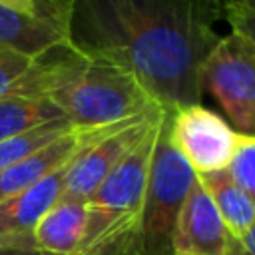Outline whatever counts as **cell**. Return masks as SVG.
I'll return each mask as SVG.
<instances>
[{"mask_svg":"<svg viewBox=\"0 0 255 255\" xmlns=\"http://www.w3.org/2000/svg\"><path fill=\"white\" fill-rule=\"evenodd\" d=\"M68 165L70 161L26 191L0 203V247H34L32 231L62 197Z\"/></svg>","mask_w":255,"mask_h":255,"instance_id":"cell-10","label":"cell"},{"mask_svg":"<svg viewBox=\"0 0 255 255\" xmlns=\"http://www.w3.org/2000/svg\"><path fill=\"white\" fill-rule=\"evenodd\" d=\"M195 181L193 169L177 153L167 135V114L163 116L155 151L147 175L145 205L139 231L137 255H173L171 237L179 209Z\"/></svg>","mask_w":255,"mask_h":255,"instance_id":"cell-4","label":"cell"},{"mask_svg":"<svg viewBox=\"0 0 255 255\" xmlns=\"http://www.w3.org/2000/svg\"><path fill=\"white\" fill-rule=\"evenodd\" d=\"M203 92H209L233 129L255 135V52L233 32L219 38L201 70Z\"/></svg>","mask_w":255,"mask_h":255,"instance_id":"cell-5","label":"cell"},{"mask_svg":"<svg viewBox=\"0 0 255 255\" xmlns=\"http://www.w3.org/2000/svg\"><path fill=\"white\" fill-rule=\"evenodd\" d=\"M167 135L195 175L227 169L239 143V131L201 104L167 114Z\"/></svg>","mask_w":255,"mask_h":255,"instance_id":"cell-8","label":"cell"},{"mask_svg":"<svg viewBox=\"0 0 255 255\" xmlns=\"http://www.w3.org/2000/svg\"><path fill=\"white\" fill-rule=\"evenodd\" d=\"M10 94L52 102L74 129H98L159 110L122 68L72 44L34 60Z\"/></svg>","mask_w":255,"mask_h":255,"instance_id":"cell-2","label":"cell"},{"mask_svg":"<svg viewBox=\"0 0 255 255\" xmlns=\"http://www.w3.org/2000/svg\"><path fill=\"white\" fill-rule=\"evenodd\" d=\"M76 0H0V50L38 60L72 44Z\"/></svg>","mask_w":255,"mask_h":255,"instance_id":"cell-6","label":"cell"},{"mask_svg":"<svg viewBox=\"0 0 255 255\" xmlns=\"http://www.w3.org/2000/svg\"><path fill=\"white\" fill-rule=\"evenodd\" d=\"M227 255H255V223L247 231V235H243L241 239H233L231 237Z\"/></svg>","mask_w":255,"mask_h":255,"instance_id":"cell-19","label":"cell"},{"mask_svg":"<svg viewBox=\"0 0 255 255\" xmlns=\"http://www.w3.org/2000/svg\"><path fill=\"white\" fill-rule=\"evenodd\" d=\"M161 110L133 116L106 128L92 139L68 165L62 197L88 201L92 193L129 157V153L147 135L151 126L161 118Z\"/></svg>","mask_w":255,"mask_h":255,"instance_id":"cell-7","label":"cell"},{"mask_svg":"<svg viewBox=\"0 0 255 255\" xmlns=\"http://www.w3.org/2000/svg\"><path fill=\"white\" fill-rule=\"evenodd\" d=\"M225 171L237 183V187L255 203V135L239 133L237 149Z\"/></svg>","mask_w":255,"mask_h":255,"instance_id":"cell-16","label":"cell"},{"mask_svg":"<svg viewBox=\"0 0 255 255\" xmlns=\"http://www.w3.org/2000/svg\"><path fill=\"white\" fill-rule=\"evenodd\" d=\"M86 203L60 197L32 231L34 249L42 255H74L84 233Z\"/></svg>","mask_w":255,"mask_h":255,"instance_id":"cell-12","label":"cell"},{"mask_svg":"<svg viewBox=\"0 0 255 255\" xmlns=\"http://www.w3.org/2000/svg\"><path fill=\"white\" fill-rule=\"evenodd\" d=\"M223 18L227 20L229 30L255 52V8L245 0L227 2L223 4Z\"/></svg>","mask_w":255,"mask_h":255,"instance_id":"cell-17","label":"cell"},{"mask_svg":"<svg viewBox=\"0 0 255 255\" xmlns=\"http://www.w3.org/2000/svg\"><path fill=\"white\" fill-rule=\"evenodd\" d=\"M32 64H34V60H30V58L0 50V98L8 96L14 90V86L30 70Z\"/></svg>","mask_w":255,"mask_h":255,"instance_id":"cell-18","label":"cell"},{"mask_svg":"<svg viewBox=\"0 0 255 255\" xmlns=\"http://www.w3.org/2000/svg\"><path fill=\"white\" fill-rule=\"evenodd\" d=\"M163 116L86 201L84 233L74 255H137L147 175Z\"/></svg>","mask_w":255,"mask_h":255,"instance_id":"cell-3","label":"cell"},{"mask_svg":"<svg viewBox=\"0 0 255 255\" xmlns=\"http://www.w3.org/2000/svg\"><path fill=\"white\" fill-rule=\"evenodd\" d=\"M54 120L66 118L52 102L44 98H32L22 94H8L0 98V141L34 129L38 126L50 124Z\"/></svg>","mask_w":255,"mask_h":255,"instance_id":"cell-14","label":"cell"},{"mask_svg":"<svg viewBox=\"0 0 255 255\" xmlns=\"http://www.w3.org/2000/svg\"><path fill=\"white\" fill-rule=\"evenodd\" d=\"M0 255H42L34 247H0Z\"/></svg>","mask_w":255,"mask_h":255,"instance_id":"cell-20","label":"cell"},{"mask_svg":"<svg viewBox=\"0 0 255 255\" xmlns=\"http://www.w3.org/2000/svg\"><path fill=\"white\" fill-rule=\"evenodd\" d=\"M245 2H247V4L251 6V8H255V0H245Z\"/></svg>","mask_w":255,"mask_h":255,"instance_id":"cell-21","label":"cell"},{"mask_svg":"<svg viewBox=\"0 0 255 255\" xmlns=\"http://www.w3.org/2000/svg\"><path fill=\"white\" fill-rule=\"evenodd\" d=\"M211 0H76L72 46L126 70L165 114L199 106L201 70L219 42Z\"/></svg>","mask_w":255,"mask_h":255,"instance_id":"cell-1","label":"cell"},{"mask_svg":"<svg viewBox=\"0 0 255 255\" xmlns=\"http://www.w3.org/2000/svg\"><path fill=\"white\" fill-rule=\"evenodd\" d=\"M231 235L227 233L211 197L195 181L179 209L171 237L173 255H227Z\"/></svg>","mask_w":255,"mask_h":255,"instance_id":"cell-9","label":"cell"},{"mask_svg":"<svg viewBox=\"0 0 255 255\" xmlns=\"http://www.w3.org/2000/svg\"><path fill=\"white\" fill-rule=\"evenodd\" d=\"M199 183L211 197L227 233L233 239H241L255 223V203L237 187L227 171H213L197 175Z\"/></svg>","mask_w":255,"mask_h":255,"instance_id":"cell-13","label":"cell"},{"mask_svg":"<svg viewBox=\"0 0 255 255\" xmlns=\"http://www.w3.org/2000/svg\"><path fill=\"white\" fill-rule=\"evenodd\" d=\"M72 129L74 128L68 120H54L50 124L38 126L34 129L12 135L8 139H2L0 141V171L30 157L32 153L40 151L42 147L50 145L52 141L60 139L62 135H66Z\"/></svg>","mask_w":255,"mask_h":255,"instance_id":"cell-15","label":"cell"},{"mask_svg":"<svg viewBox=\"0 0 255 255\" xmlns=\"http://www.w3.org/2000/svg\"><path fill=\"white\" fill-rule=\"evenodd\" d=\"M116 126V124H114ZM110 128V126H108ZM106 128L98 129H72L30 157L0 171V203L26 191L52 171L72 161L92 139H96Z\"/></svg>","mask_w":255,"mask_h":255,"instance_id":"cell-11","label":"cell"}]
</instances>
